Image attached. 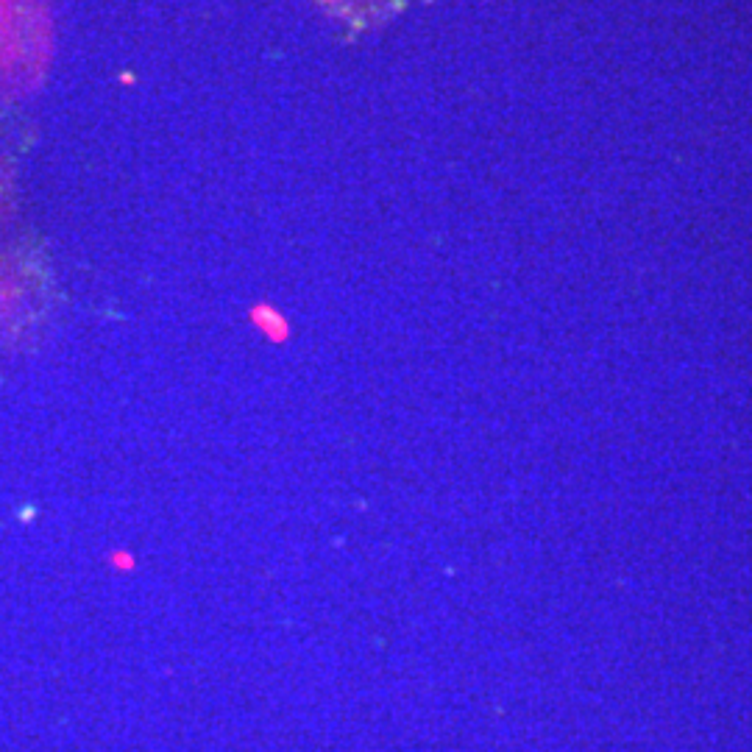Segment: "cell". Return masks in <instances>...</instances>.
I'll list each match as a JSON object with an SVG mask.
<instances>
[{"mask_svg":"<svg viewBox=\"0 0 752 752\" xmlns=\"http://www.w3.org/2000/svg\"><path fill=\"white\" fill-rule=\"evenodd\" d=\"M53 51L48 0H0V98L37 87Z\"/></svg>","mask_w":752,"mask_h":752,"instance_id":"1","label":"cell"},{"mask_svg":"<svg viewBox=\"0 0 752 752\" xmlns=\"http://www.w3.org/2000/svg\"><path fill=\"white\" fill-rule=\"evenodd\" d=\"M0 190H3V168H0Z\"/></svg>","mask_w":752,"mask_h":752,"instance_id":"2","label":"cell"}]
</instances>
